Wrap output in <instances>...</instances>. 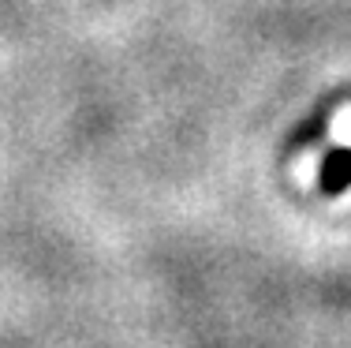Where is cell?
Instances as JSON below:
<instances>
[{"instance_id": "obj_1", "label": "cell", "mask_w": 351, "mask_h": 348, "mask_svg": "<svg viewBox=\"0 0 351 348\" xmlns=\"http://www.w3.org/2000/svg\"><path fill=\"white\" fill-rule=\"evenodd\" d=\"M325 195H344L351 187V150H332L322 165V176H317Z\"/></svg>"}]
</instances>
